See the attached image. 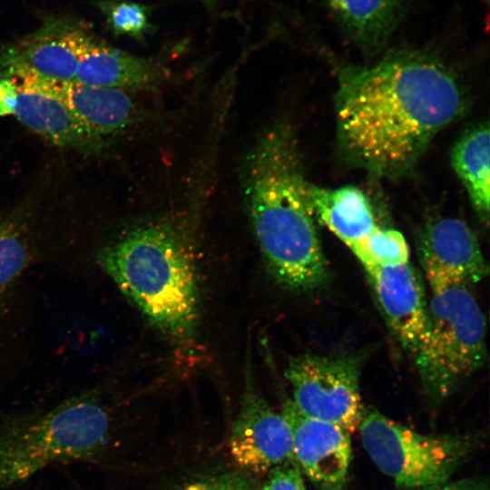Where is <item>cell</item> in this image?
<instances>
[{
    "label": "cell",
    "mask_w": 490,
    "mask_h": 490,
    "mask_svg": "<svg viewBox=\"0 0 490 490\" xmlns=\"http://www.w3.org/2000/svg\"><path fill=\"white\" fill-rule=\"evenodd\" d=\"M335 100L345 157L387 178L413 168L466 105L454 72L437 56L413 49L395 50L373 65L342 68Z\"/></svg>",
    "instance_id": "obj_1"
},
{
    "label": "cell",
    "mask_w": 490,
    "mask_h": 490,
    "mask_svg": "<svg viewBox=\"0 0 490 490\" xmlns=\"http://www.w3.org/2000/svg\"><path fill=\"white\" fill-rule=\"evenodd\" d=\"M244 192L266 264L278 283L308 292L328 279V265L308 201V185L290 128L258 138L244 166Z\"/></svg>",
    "instance_id": "obj_2"
},
{
    "label": "cell",
    "mask_w": 490,
    "mask_h": 490,
    "mask_svg": "<svg viewBox=\"0 0 490 490\" xmlns=\"http://www.w3.org/2000/svg\"><path fill=\"white\" fill-rule=\"evenodd\" d=\"M105 272L155 328L176 339L199 318L192 260L183 234L170 220L133 227L99 253Z\"/></svg>",
    "instance_id": "obj_3"
},
{
    "label": "cell",
    "mask_w": 490,
    "mask_h": 490,
    "mask_svg": "<svg viewBox=\"0 0 490 490\" xmlns=\"http://www.w3.org/2000/svg\"><path fill=\"white\" fill-rule=\"evenodd\" d=\"M422 267L429 289L428 326L414 358L426 395L439 403L484 366L485 319L472 285Z\"/></svg>",
    "instance_id": "obj_4"
},
{
    "label": "cell",
    "mask_w": 490,
    "mask_h": 490,
    "mask_svg": "<svg viewBox=\"0 0 490 490\" xmlns=\"http://www.w3.org/2000/svg\"><path fill=\"white\" fill-rule=\"evenodd\" d=\"M110 434L108 411L93 394L0 425V488L22 483L54 463L91 461Z\"/></svg>",
    "instance_id": "obj_5"
},
{
    "label": "cell",
    "mask_w": 490,
    "mask_h": 490,
    "mask_svg": "<svg viewBox=\"0 0 490 490\" xmlns=\"http://www.w3.org/2000/svg\"><path fill=\"white\" fill-rule=\"evenodd\" d=\"M358 429L373 463L404 489L449 481L475 446L468 436L419 433L372 407L363 408Z\"/></svg>",
    "instance_id": "obj_6"
},
{
    "label": "cell",
    "mask_w": 490,
    "mask_h": 490,
    "mask_svg": "<svg viewBox=\"0 0 490 490\" xmlns=\"http://www.w3.org/2000/svg\"><path fill=\"white\" fill-rule=\"evenodd\" d=\"M360 358L353 355L302 354L288 363L285 377L293 403L306 416L358 429L362 411Z\"/></svg>",
    "instance_id": "obj_7"
},
{
    "label": "cell",
    "mask_w": 490,
    "mask_h": 490,
    "mask_svg": "<svg viewBox=\"0 0 490 490\" xmlns=\"http://www.w3.org/2000/svg\"><path fill=\"white\" fill-rule=\"evenodd\" d=\"M93 35L77 22L55 19L0 51V76L74 82Z\"/></svg>",
    "instance_id": "obj_8"
},
{
    "label": "cell",
    "mask_w": 490,
    "mask_h": 490,
    "mask_svg": "<svg viewBox=\"0 0 490 490\" xmlns=\"http://www.w3.org/2000/svg\"><path fill=\"white\" fill-rule=\"evenodd\" d=\"M229 447L235 465L254 475H267L281 464L296 461L288 422L258 394L251 379L247 380Z\"/></svg>",
    "instance_id": "obj_9"
},
{
    "label": "cell",
    "mask_w": 490,
    "mask_h": 490,
    "mask_svg": "<svg viewBox=\"0 0 490 490\" xmlns=\"http://www.w3.org/2000/svg\"><path fill=\"white\" fill-rule=\"evenodd\" d=\"M281 415L288 422L294 458L318 490H348L352 449L343 427L303 414L288 399Z\"/></svg>",
    "instance_id": "obj_10"
},
{
    "label": "cell",
    "mask_w": 490,
    "mask_h": 490,
    "mask_svg": "<svg viewBox=\"0 0 490 490\" xmlns=\"http://www.w3.org/2000/svg\"><path fill=\"white\" fill-rule=\"evenodd\" d=\"M12 79L56 97L88 131L106 142L134 126L143 115L130 92L123 90L32 76Z\"/></svg>",
    "instance_id": "obj_11"
},
{
    "label": "cell",
    "mask_w": 490,
    "mask_h": 490,
    "mask_svg": "<svg viewBox=\"0 0 490 490\" xmlns=\"http://www.w3.org/2000/svg\"><path fill=\"white\" fill-rule=\"evenodd\" d=\"M365 270L390 329L414 356L428 326L427 301L419 274L409 261Z\"/></svg>",
    "instance_id": "obj_12"
},
{
    "label": "cell",
    "mask_w": 490,
    "mask_h": 490,
    "mask_svg": "<svg viewBox=\"0 0 490 490\" xmlns=\"http://www.w3.org/2000/svg\"><path fill=\"white\" fill-rule=\"evenodd\" d=\"M13 80L15 92L10 115L23 125L54 145L84 154L105 147L106 141L88 131L56 97Z\"/></svg>",
    "instance_id": "obj_13"
},
{
    "label": "cell",
    "mask_w": 490,
    "mask_h": 490,
    "mask_svg": "<svg viewBox=\"0 0 490 490\" xmlns=\"http://www.w3.org/2000/svg\"><path fill=\"white\" fill-rule=\"evenodd\" d=\"M421 265H429L474 285L488 274V265L470 227L453 217L426 222L418 237Z\"/></svg>",
    "instance_id": "obj_14"
},
{
    "label": "cell",
    "mask_w": 490,
    "mask_h": 490,
    "mask_svg": "<svg viewBox=\"0 0 490 490\" xmlns=\"http://www.w3.org/2000/svg\"><path fill=\"white\" fill-rule=\"evenodd\" d=\"M168 77V69L156 60L128 54L93 36L74 82L133 92L157 88Z\"/></svg>",
    "instance_id": "obj_15"
},
{
    "label": "cell",
    "mask_w": 490,
    "mask_h": 490,
    "mask_svg": "<svg viewBox=\"0 0 490 490\" xmlns=\"http://www.w3.org/2000/svg\"><path fill=\"white\" fill-rule=\"evenodd\" d=\"M307 194L314 219L348 248L380 225L370 198L356 186L323 188L309 182Z\"/></svg>",
    "instance_id": "obj_16"
},
{
    "label": "cell",
    "mask_w": 490,
    "mask_h": 490,
    "mask_svg": "<svg viewBox=\"0 0 490 490\" xmlns=\"http://www.w3.org/2000/svg\"><path fill=\"white\" fill-rule=\"evenodd\" d=\"M338 27L359 49L380 51L401 23L407 0H324Z\"/></svg>",
    "instance_id": "obj_17"
},
{
    "label": "cell",
    "mask_w": 490,
    "mask_h": 490,
    "mask_svg": "<svg viewBox=\"0 0 490 490\" xmlns=\"http://www.w3.org/2000/svg\"><path fill=\"white\" fill-rule=\"evenodd\" d=\"M489 152V127L485 122L466 131L451 152L454 171L464 185L478 218L486 224L490 201Z\"/></svg>",
    "instance_id": "obj_18"
},
{
    "label": "cell",
    "mask_w": 490,
    "mask_h": 490,
    "mask_svg": "<svg viewBox=\"0 0 490 490\" xmlns=\"http://www.w3.org/2000/svg\"><path fill=\"white\" fill-rule=\"evenodd\" d=\"M349 249L364 269L394 266L409 261V248L403 234L382 225Z\"/></svg>",
    "instance_id": "obj_19"
},
{
    "label": "cell",
    "mask_w": 490,
    "mask_h": 490,
    "mask_svg": "<svg viewBox=\"0 0 490 490\" xmlns=\"http://www.w3.org/2000/svg\"><path fill=\"white\" fill-rule=\"evenodd\" d=\"M29 250L22 233L14 224H0V296L22 272Z\"/></svg>",
    "instance_id": "obj_20"
},
{
    "label": "cell",
    "mask_w": 490,
    "mask_h": 490,
    "mask_svg": "<svg viewBox=\"0 0 490 490\" xmlns=\"http://www.w3.org/2000/svg\"><path fill=\"white\" fill-rule=\"evenodd\" d=\"M100 7L112 31L120 35L142 37L150 28L149 8L134 2H103Z\"/></svg>",
    "instance_id": "obj_21"
},
{
    "label": "cell",
    "mask_w": 490,
    "mask_h": 490,
    "mask_svg": "<svg viewBox=\"0 0 490 490\" xmlns=\"http://www.w3.org/2000/svg\"><path fill=\"white\" fill-rule=\"evenodd\" d=\"M261 490H307L296 461L281 464L267 475Z\"/></svg>",
    "instance_id": "obj_22"
},
{
    "label": "cell",
    "mask_w": 490,
    "mask_h": 490,
    "mask_svg": "<svg viewBox=\"0 0 490 490\" xmlns=\"http://www.w3.org/2000/svg\"><path fill=\"white\" fill-rule=\"evenodd\" d=\"M180 490H260L247 476L224 474L191 482Z\"/></svg>",
    "instance_id": "obj_23"
},
{
    "label": "cell",
    "mask_w": 490,
    "mask_h": 490,
    "mask_svg": "<svg viewBox=\"0 0 490 490\" xmlns=\"http://www.w3.org/2000/svg\"><path fill=\"white\" fill-rule=\"evenodd\" d=\"M422 490H490L489 484L483 478H466L447 481Z\"/></svg>",
    "instance_id": "obj_24"
},
{
    "label": "cell",
    "mask_w": 490,
    "mask_h": 490,
    "mask_svg": "<svg viewBox=\"0 0 490 490\" xmlns=\"http://www.w3.org/2000/svg\"><path fill=\"white\" fill-rule=\"evenodd\" d=\"M205 1H209V2H211V1H214V0H205Z\"/></svg>",
    "instance_id": "obj_25"
}]
</instances>
